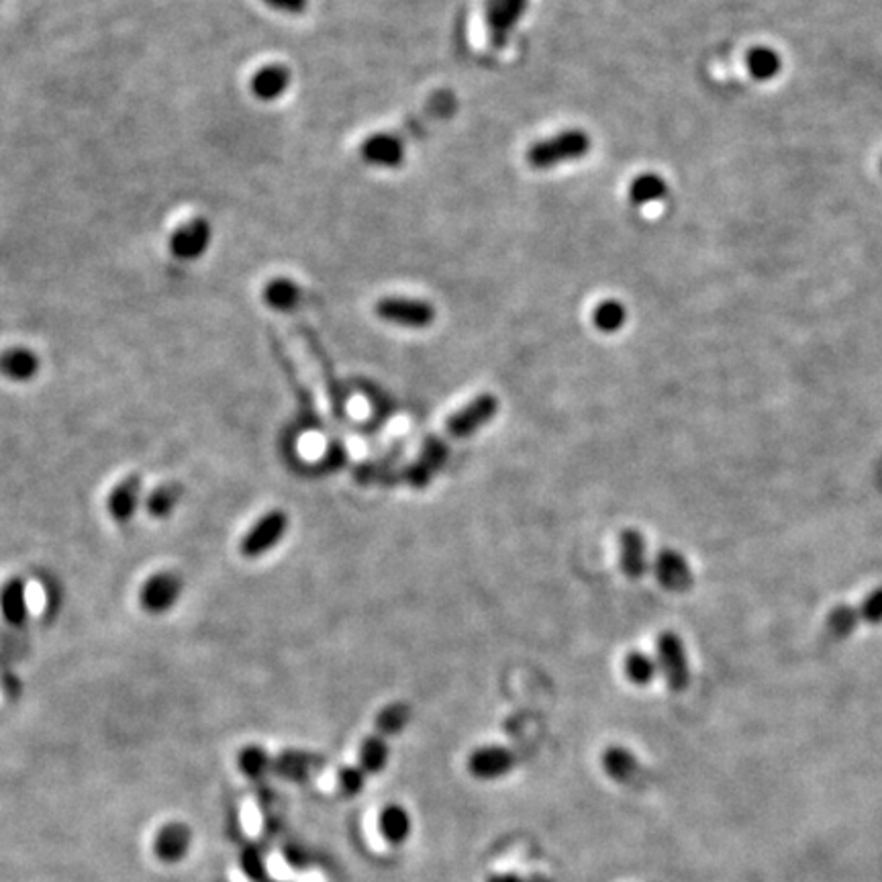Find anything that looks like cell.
<instances>
[{
	"label": "cell",
	"instance_id": "1",
	"mask_svg": "<svg viewBox=\"0 0 882 882\" xmlns=\"http://www.w3.org/2000/svg\"><path fill=\"white\" fill-rule=\"evenodd\" d=\"M590 135L584 129H564L527 150V162L535 170H551L566 162L582 160L590 152Z\"/></svg>",
	"mask_w": 882,
	"mask_h": 882
},
{
	"label": "cell",
	"instance_id": "2",
	"mask_svg": "<svg viewBox=\"0 0 882 882\" xmlns=\"http://www.w3.org/2000/svg\"><path fill=\"white\" fill-rule=\"evenodd\" d=\"M527 5L530 0H484L486 37L494 49L509 45L527 11Z\"/></svg>",
	"mask_w": 882,
	"mask_h": 882
},
{
	"label": "cell",
	"instance_id": "3",
	"mask_svg": "<svg viewBox=\"0 0 882 882\" xmlns=\"http://www.w3.org/2000/svg\"><path fill=\"white\" fill-rule=\"evenodd\" d=\"M376 315L386 323H394L407 329H425L430 327L438 312L430 301L421 299H402V296H386L376 302Z\"/></svg>",
	"mask_w": 882,
	"mask_h": 882
},
{
	"label": "cell",
	"instance_id": "4",
	"mask_svg": "<svg viewBox=\"0 0 882 882\" xmlns=\"http://www.w3.org/2000/svg\"><path fill=\"white\" fill-rule=\"evenodd\" d=\"M658 668L664 676L668 689L684 692L690 684L689 656L680 638L674 631H662L658 638Z\"/></svg>",
	"mask_w": 882,
	"mask_h": 882
},
{
	"label": "cell",
	"instance_id": "5",
	"mask_svg": "<svg viewBox=\"0 0 882 882\" xmlns=\"http://www.w3.org/2000/svg\"><path fill=\"white\" fill-rule=\"evenodd\" d=\"M499 413V399L491 392L478 394L468 405L456 411L448 421H445V431L453 440H466L476 431H481L486 423H491Z\"/></svg>",
	"mask_w": 882,
	"mask_h": 882
},
{
	"label": "cell",
	"instance_id": "6",
	"mask_svg": "<svg viewBox=\"0 0 882 882\" xmlns=\"http://www.w3.org/2000/svg\"><path fill=\"white\" fill-rule=\"evenodd\" d=\"M286 531H288V515L284 510H270V513L258 519V523L247 531L239 550H242V554L245 558H260L272 548H276L278 543L282 541Z\"/></svg>",
	"mask_w": 882,
	"mask_h": 882
},
{
	"label": "cell",
	"instance_id": "7",
	"mask_svg": "<svg viewBox=\"0 0 882 882\" xmlns=\"http://www.w3.org/2000/svg\"><path fill=\"white\" fill-rule=\"evenodd\" d=\"M213 239V227L204 217H194L180 225L170 237V252L183 262H193L207 253Z\"/></svg>",
	"mask_w": 882,
	"mask_h": 882
},
{
	"label": "cell",
	"instance_id": "8",
	"mask_svg": "<svg viewBox=\"0 0 882 882\" xmlns=\"http://www.w3.org/2000/svg\"><path fill=\"white\" fill-rule=\"evenodd\" d=\"M515 764L517 758L509 748L482 746L468 756L466 768L478 780H497L513 772Z\"/></svg>",
	"mask_w": 882,
	"mask_h": 882
},
{
	"label": "cell",
	"instance_id": "9",
	"mask_svg": "<svg viewBox=\"0 0 882 882\" xmlns=\"http://www.w3.org/2000/svg\"><path fill=\"white\" fill-rule=\"evenodd\" d=\"M654 576L664 590L689 592L695 584L690 564L680 551L664 548L654 558Z\"/></svg>",
	"mask_w": 882,
	"mask_h": 882
},
{
	"label": "cell",
	"instance_id": "10",
	"mask_svg": "<svg viewBox=\"0 0 882 882\" xmlns=\"http://www.w3.org/2000/svg\"><path fill=\"white\" fill-rule=\"evenodd\" d=\"M405 155V144L394 134H374L362 144V158L376 168H399Z\"/></svg>",
	"mask_w": 882,
	"mask_h": 882
},
{
	"label": "cell",
	"instance_id": "11",
	"mask_svg": "<svg viewBox=\"0 0 882 882\" xmlns=\"http://www.w3.org/2000/svg\"><path fill=\"white\" fill-rule=\"evenodd\" d=\"M178 595H180L178 576L172 572H160L152 576V579L144 584L139 600H142V607L145 611L162 613V611H168V609L174 605Z\"/></svg>",
	"mask_w": 882,
	"mask_h": 882
},
{
	"label": "cell",
	"instance_id": "12",
	"mask_svg": "<svg viewBox=\"0 0 882 882\" xmlns=\"http://www.w3.org/2000/svg\"><path fill=\"white\" fill-rule=\"evenodd\" d=\"M619 566L628 579H644L648 572V548L644 533L638 530H625L619 533Z\"/></svg>",
	"mask_w": 882,
	"mask_h": 882
},
{
	"label": "cell",
	"instance_id": "13",
	"mask_svg": "<svg viewBox=\"0 0 882 882\" xmlns=\"http://www.w3.org/2000/svg\"><path fill=\"white\" fill-rule=\"evenodd\" d=\"M191 842H193V831L186 823H178V821L168 823V826H164L158 831V836H155L154 854L158 856L162 862H168V864L178 862L188 854Z\"/></svg>",
	"mask_w": 882,
	"mask_h": 882
},
{
	"label": "cell",
	"instance_id": "14",
	"mask_svg": "<svg viewBox=\"0 0 882 882\" xmlns=\"http://www.w3.org/2000/svg\"><path fill=\"white\" fill-rule=\"evenodd\" d=\"M291 86V70L284 64H268L252 78V93L263 103L278 101Z\"/></svg>",
	"mask_w": 882,
	"mask_h": 882
},
{
	"label": "cell",
	"instance_id": "15",
	"mask_svg": "<svg viewBox=\"0 0 882 882\" xmlns=\"http://www.w3.org/2000/svg\"><path fill=\"white\" fill-rule=\"evenodd\" d=\"M600 764L607 777L615 782H633L641 772L638 758L621 746H609L600 756Z\"/></svg>",
	"mask_w": 882,
	"mask_h": 882
},
{
	"label": "cell",
	"instance_id": "16",
	"mask_svg": "<svg viewBox=\"0 0 882 882\" xmlns=\"http://www.w3.org/2000/svg\"><path fill=\"white\" fill-rule=\"evenodd\" d=\"M39 370L37 353L25 348H13L0 353V374L16 382L31 381Z\"/></svg>",
	"mask_w": 882,
	"mask_h": 882
},
{
	"label": "cell",
	"instance_id": "17",
	"mask_svg": "<svg viewBox=\"0 0 882 882\" xmlns=\"http://www.w3.org/2000/svg\"><path fill=\"white\" fill-rule=\"evenodd\" d=\"M378 827H381V834L386 842L392 846H401L407 842L411 831H413V821H411V815L405 807L389 805L381 813Z\"/></svg>",
	"mask_w": 882,
	"mask_h": 882
},
{
	"label": "cell",
	"instance_id": "18",
	"mask_svg": "<svg viewBox=\"0 0 882 882\" xmlns=\"http://www.w3.org/2000/svg\"><path fill=\"white\" fill-rule=\"evenodd\" d=\"M749 76L758 82H770L782 72V57L768 45H756L746 55Z\"/></svg>",
	"mask_w": 882,
	"mask_h": 882
},
{
	"label": "cell",
	"instance_id": "19",
	"mask_svg": "<svg viewBox=\"0 0 882 882\" xmlns=\"http://www.w3.org/2000/svg\"><path fill=\"white\" fill-rule=\"evenodd\" d=\"M668 194L666 180L656 174V172H644L631 180L629 184V201L636 207H646V204L660 203Z\"/></svg>",
	"mask_w": 882,
	"mask_h": 882
},
{
	"label": "cell",
	"instance_id": "20",
	"mask_svg": "<svg viewBox=\"0 0 882 882\" xmlns=\"http://www.w3.org/2000/svg\"><path fill=\"white\" fill-rule=\"evenodd\" d=\"M139 492H142V478L139 476L125 478V481L111 492L109 513L117 519V521H125V519L134 515L139 500Z\"/></svg>",
	"mask_w": 882,
	"mask_h": 882
},
{
	"label": "cell",
	"instance_id": "21",
	"mask_svg": "<svg viewBox=\"0 0 882 882\" xmlns=\"http://www.w3.org/2000/svg\"><path fill=\"white\" fill-rule=\"evenodd\" d=\"M263 299H266L272 309L291 312L299 307L301 288L288 278H274L263 288Z\"/></svg>",
	"mask_w": 882,
	"mask_h": 882
},
{
	"label": "cell",
	"instance_id": "22",
	"mask_svg": "<svg viewBox=\"0 0 882 882\" xmlns=\"http://www.w3.org/2000/svg\"><path fill=\"white\" fill-rule=\"evenodd\" d=\"M389 756H391V749H389V744H386V739L374 733V736H370L362 741L358 766L368 774V777L370 774H381L386 768V764H389Z\"/></svg>",
	"mask_w": 882,
	"mask_h": 882
},
{
	"label": "cell",
	"instance_id": "23",
	"mask_svg": "<svg viewBox=\"0 0 882 882\" xmlns=\"http://www.w3.org/2000/svg\"><path fill=\"white\" fill-rule=\"evenodd\" d=\"M411 723V707L407 703H391L376 715V733L382 738L399 736V733Z\"/></svg>",
	"mask_w": 882,
	"mask_h": 882
},
{
	"label": "cell",
	"instance_id": "24",
	"mask_svg": "<svg viewBox=\"0 0 882 882\" xmlns=\"http://www.w3.org/2000/svg\"><path fill=\"white\" fill-rule=\"evenodd\" d=\"M860 623V613L858 609H854L850 605H837L829 611L827 621H826V631L831 639H847L856 631Z\"/></svg>",
	"mask_w": 882,
	"mask_h": 882
},
{
	"label": "cell",
	"instance_id": "25",
	"mask_svg": "<svg viewBox=\"0 0 882 882\" xmlns=\"http://www.w3.org/2000/svg\"><path fill=\"white\" fill-rule=\"evenodd\" d=\"M625 321H628V309H625L623 302L615 299L599 302L595 312H592V323L603 333L621 332Z\"/></svg>",
	"mask_w": 882,
	"mask_h": 882
},
{
	"label": "cell",
	"instance_id": "26",
	"mask_svg": "<svg viewBox=\"0 0 882 882\" xmlns=\"http://www.w3.org/2000/svg\"><path fill=\"white\" fill-rule=\"evenodd\" d=\"M0 609H3V615L8 623L19 625L25 619V613H27V605H25V584L19 580H11L5 584L3 592H0Z\"/></svg>",
	"mask_w": 882,
	"mask_h": 882
},
{
	"label": "cell",
	"instance_id": "27",
	"mask_svg": "<svg viewBox=\"0 0 882 882\" xmlns=\"http://www.w3.org/2000/svg\"><path fill=\"white\" fill-rule=\"evenodd\" d=\"M623 666L628 679L633 684H638V687H648V684L656 679L658 672H660V668H658V662L654 658L644 652H631L628 658H625Z\"/></svg>",
	"mask_w": 882,
	"mask_h": 882
},
{
	"label": "cell",
	"instance_id": "28",
	"mask_svg": "<svg viewBox=\"0 0 882 882\" xmlns=\"http://www.w3.org/2000/svg\"><path fill=\"white\" fill-rule=\"evenodd\" d=\"M237 764H239V770H242L245 777L260 778L270 770L272 760H270V756L263 748L247 746V748L242 749V752H239Z\"/></svg>",
	"mask_w": 882,
	"mask_h": 882
},
{
	"label": "cell",
	"instance_id": "29",
	"mask_svg": "<svg viewBox=\"0 0 882 882\" xmlns=\"http://www.w3.org/2000/svg\"><path fill=\"white\" fill-rule=\"evenodd\" d=\"M366 778L368 774L362 770L358 764L343 766V768L337 772V787H340V790L345 797H356L366 788Z\"/></svg>",
	"mask_w": 882,
	"mask_h": 882
},
{
	"label": "cell",
	"instance_id": "30",
	"mask_svg": "<svg viewBox=\"0 0 882 882\" xmlns=\"http://www.w3.org/2000/svg\"><path fill=\"white\" fill-rule=\"evenodd\" d=\"M448 456H450V450H448V445H445L441 440L438 438H430L425 443H423V450H421V458H419V461L430 470V472H435V470H440L445 466V461H448Z\"/></svg>",
	"mask_w": 882,
	"mask_h": 882
},
{
	"label": "cell",
	"instance_id": "31",
	"mask_svg": "<svg viewBox=\"0 0 882 882\" xmlns=\"http://www.w3.org/2000/svg\"><path fill=\"white\" fill-rule=\"evenodd\" d=\"M176 500H178L176 486H160V489L152 494L150 500H147V509H150V513L154 517H164L174 509Z\"/></svg>",
	"mask_w": 882,
	"mask_h": 882
},
{
	"label": "cell",
	"instance_id": "32",
	"mask_svg": "<svg viewBox=\"0 0 882 882\" xmlns=\"http://www.w3.org/2000/svg\"><path fill=\"white\" fill-rule=\"evenodd\" d=\"M858 613H860V621L868 625L882 623V587L872 590L870 595L862 600Z\"/></svg>",
	"mask_w": 882,
	"mask_h": 882
},
{
	"label": "cell",
	"instance_id": "33",
	"mask_svg": "<svg viewBox=\"0 0 882 882\" xmlns=\"http://www.w3.org/2000/svg\"><path fill=\"white\" fill-rule=\"evenodd\" d=\"M25 605H27V613L31 615H41L45 611L47 595H45L44 584L37 580H31L25 584Z\"/></svg>",
	"mask_w": 882,
	"mask_h": 882
},
{
	"label": "cell",
	"instance_id": "34",
	"mask_svg": "<svg viewBox=\"0 0 882 882\" xmlns=\"http://www.w3.org/2000/svg\"><path fill=\"white\" fill-rule=\"evenodd\" d=\"M262 3L286 15H301L309 6V0H262Z\"/></svg>",
	"mask_w": 882,
	"mask_h": 882
},
{
	"label": "cell",
	"instance_id": "35",
	"mask_svg": "<svg viewBox=\"0 0 882 882\" xmlns=\"http://www.w3.org/2000/svg\"><path fill=\"white\" fill-rule=\"evenodd\" d=\"M489 882H523V878L519 875H513V872H507V875H497L489 878Z\"/></svg>",
	"mask_w": 882,
	"mask_h": 882
},
{
	"label": "cell",
	"instance_id": "36",
	"mask_svg": "<svg viewBox=\"0 0 882 882\" xmlns=\"http://www.w3.org/2000/svg\"><path fill=\"white\" fill-rule=\"evenodd\" d=\"M523 882H551V880L546 877H530V878H523Z\"/></svg>",
	"mask_w": 882,
	"mask_h": 882
},
{
	"label": "cell",
	"instance_id": "37",
	"mask_svg": "<svg viewBox=\"0 0 882 882\" xmlns=\"http://www.w3.org/2000/svg\"><path fill=\"white\" fill-rule=\"evenodd\" d=\"M880 172H882V160H880Z\"/></svg>",
	"mask_w": 882,
	"mask_h": 882
}]
</instances>
